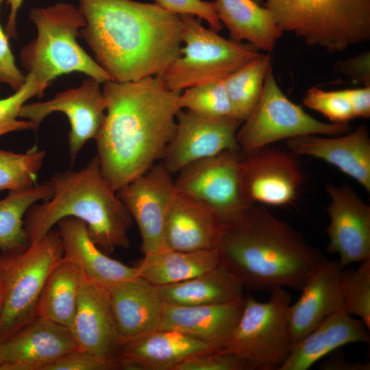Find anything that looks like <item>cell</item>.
Instances as JSON below:
<instances>
[{
  "label": "cell",
  "mask_w": 370,
  "mask_h": 370,
  "mask_svg": "<svg viewBox=\"0 0 370 370\" xmlns=\"http://www.w3.org/2000/svg\"><path fill=\"white\" fill-rule=\"evenodd\" d=\"M244 305L245 297L201 306L164 303L158 330L177 331L204 343L212 350L223 349L241 318Z\"/></svg>",
  "instance_id": "44dd1931"
},
{
  "label": "cell",
  "mask_w": 370,
  "mask_h": 370,
  "mask_svg": "<svg viewBox=\"0 0 370 370\" xmlns=\"http://www.w3.org/2000/svg\"><path fill=\"white\" fill-rule=\"evenodd\" d=\"M245 152L240 161L241 191L245 203L271 206L293 204L303 182L296 156L267 147Z\"/></svg>",
  "instance_id": "7c38bea8"
},
{
  "label": "cell",
  "mask_w": 370,
  "mask_h": 370,
  "mask_svg": "<svg viewBox=\"0 0 370 370\" xmlns=\"http://www.w3.org/2000/svg\"><path fill=\"white\" fill-rule=\"evenodd\" d=\"M106 288L122 339L158 330L164 302L156 285L137 276Z\"/></svg>",
  "instance_id": "d4e9b609"
},
{
  "label": "cell",
  "mask_w": 370,
  "mask_h": 370,
  "mask_svg": "<svg viewBox=\"0 0 370 370\" xmlns=\"http://www.w3.org/2000/svg\"><path fill=\"white\" fill-rule=\"evenodd\" d=\"M330 201L325 232L330 254H337L343 268L370 260V206L349 186L325 185Z\"/></svg>",
  "instance_id": "2e32d148"
},
{
  "label": "cell",
  "mask_w": 370,
  "mask_h": 370,
  "mask_svg": "<svg viewBox=\"0 0 370 370\" xmlns=\"http://www.w3.org/2000/svg\"><path fill=\"white\" fill-rule=\"evenodd\" d=\"M241 151H224L187 165L176 173L177 192L210 206L223 224L234 220L250 206L241 191Z\"/></svg>",
  "instance_id": "8fae6325"
},
{
  "label": "cell",
  "mask_w": 370,
  "mask_h": 370,
  "mask_svg": "<svg viewBox=\"0 0 370 370\" xmlns=\"http://www.w3.org/2000/svg\"><path fill=\"white\" fill-rule=\"evenodd\" d=\"M180 55L159 77L172 90L182 92L199 84L221 80L261 53L252 45L238 42L206 28L193 15H182Z\"/></svg>",
  "instance_id": "ba28073f"
},
{
  "label": "cell",
  "mask_w": 370,
  "mask_h": 370,
  "mask_svg": "<svg viewBox=\"0 0 370 370\" xmlns=\"http://www.w3.org/2000/svg\"><path fill=\"white\" fill-rule=\"evenodd\" d=\"M58 225L63 257L80 270L86 280L108 288L138 276L136 267L126 265L103 252L90 238L83 221L66 217Z\"/></svg>",
  "instance_id": "cb8c5ba5"
},
{
  "label": "cell",
  "mask_w": 370,
  "mask_h": 370,
  "mask_svg": "<svg viewBox=\"0 0 370 370\" xmlns=\"http://www.w3.org/2000/svg\"><path fill=\"white\" fill-rule=\"evenodd\" d=\"M183 91L179 97L180 109L208 117H233L223 79L195 86Z\"/></svg>",
  "instance_id": "836d02e7"
},
{
  "label": "cell",
  "mask_w": 370,
  "mask_h": 370,
  "mask_svg": "<svg viewBox=\"0 0 370 370\" xmlns=\"http://www.w3.org/2000/svg\"><path fill=\"white\" fill-rule=\"evenodd\" d=\"M264 302L249 293L241 318L223 350L242 358L249 370H280L292 347L288 309L291 295L286 288L271 291Z\"/></svg>",
  "instance_id": "9c48e42d"
},
{
  "label": "cell",
  "mask_w": 370,
  "mask_h": 370,
  "mask_svg": "<svg viewBox=\"0 0 370 370\" xmlns=\"http://www.w3.org/2000/svg\"><path fill=\"white\" fill-rule=\"evenodd\" d=\"M280 29L340 52L370 39V0H265Z\"/></svg>",
  "instance_id": "8992f818"
},
{
  "label": "cell",
  "mask_w": 370,
  "mask_h": 370,
  "mask_svg": "<svg viewBox=\"0 0 370 370\" xmlns=\"http://www.w3.org/2000/svg\"><path fill=\"white\" fill-rule=\"evenodd\" d=\"M80 34L113 81L160 75L180 55L182 18L156 3L77 0Z\"/></svg>",
  "instance_id": "7a4b0ae2"
},
{
  "label": "cell",
  "mask_w": 370,
  "mask_h": 370,
  "mask_svg": "<svg viewBox=\"0 0 370 370\" xmlns=\"http://www.w3.org/2000/svg\"><path fill=\"white\" fill-rule=\"evenodd\" d=\"M351 106L354 118L370 117V86L343 89Z\"/></svg>",
  "instance_id": "7bdbcfd3"
},
{
  "label": "cell",
  "mask_w": 370,
  "mask_h": 370,
  "mask_svg": "<svg viewBox=\"0 0 370 370\" xmlns=\"http://www.w3.org/2000/svg\"><path fill=\"white\" fill-rule=\"evenodd\" d=\"M213 3L230 40L249 43L267 53L275 49L283 33L265 6L254 0H215Z\"/></svg>",
  "instance_id": "4316f807"
},
{
  "label": "cell",
  "mask_w": 370,
  "mask_h": 370,
  "mask_svg": "<svg viewBox=\"0 0 370 370\" xmlns=\"http://www.w3.org/2000/svg\"><path fill=\"white\" fill-rule=\"evenodd\" d=\"M173 175L162 162L155 164L116 191L138 225L144 255L165 248V220L177 193Z\"/></svg>",
  "instance_id": "5bb4252c"
},
{
  "label": "cell",
  "mask_w": 370,
  "mask_h": 370,
  "mask_svg": "<svg viewBox=\"0 0 370 370\" xmlns=\"http://www.w3.org/2000/svg\"><path fill=\"white\" fill-rule=\"evenodd\" d=\"M221 262L217 249L179 251L168 248L145 255L138 276L156 286L181 282L204 273Z\"/></svg>",
  "instance_id": "f1b7e54d"
},
{
  "label": "cell",
  "mask_w": 370,
  "mask_h": 370,
  "mask_svg": "<svg viewBox=\"0 0 370 370\" xmlns=\"http://www.w3.org/2000/svg\"><path fill=\"white\" fill-rule=\"evenodd\" d=\"M45 154L36 147L25 153L0 149V191L17 190L36 184Z\"/></svg>",
  "instance_id": "d6a6232c"
},
{
  "label": "cell",
  "mask_w": 370,
  "mask_h": 370,
  "mask_svg": "<svg viewBox=\"0 0 370 370\" xmlns=\"http://www.w3.org/2000/svg\"><path fill=\"white\" fill-rule=\"evenodd\" d=\"M174 370H249V367L242 358L232 352L210 349L188 357Z\"/></svg>",
  "instance_id": "74e56055"
},
{
  "label": "cell",
  "mask_w": 370,
  "mask_h": 370,
  "mask_svg": "<svg viewBox=\"0 0 370 370\" xmlns=\"http://www.w3.org/2000/svg\"><path fill=\"white\" fill-rule=\"evenodd\" d=\"M302 101L306 107L321 113L332 123H349L354 119L343 90L326 91L313 86L306 90Z\"/></svg>",
  "instance_id": "8d00e7d4"
},
{
  "label": "cell",
  "mask_w": 370,
  "mask_h": 370,
  "mask_svg": "<svg viewBox=\"0 0 370 370\" xmlns=\"http://www.w3.org/2000/svg\"><path fill=\"white\" fill-rule=\"evenodd\" d=\"M23 0H7L10 7V14L5 27V32L9 38H17L16 17Z\"/></svg>",
  "instance_id": "f6af8a7d"
},
{
  "label": "cell",
  "mask_w": 370,
  "mask_h": 370,
  "mask_svg": "<svg viewBox=\"0 0 370 370\" xmlns=\"http://www.w3.org/2000/svg\"><path fill=\"white\" fill-rule=\"evenodd\" d=\"M328 358L320 363L322 370H369V362H352L342 352L330 353Z\"/></svg>",
  "instance_id": "ee69618b"
},
{
  "label": "cell",
  "mask_w": 370,
  "mask_h": 370,
  "mask_svg": "<svg viewBox=\"0 0 370 370\" xmlns=\"http://www.w3.org/2000/svg\"><path fill=\"white\" fill-rule=\"evenodd\" d=\"M4 1L0 0V9ZM8 38L0 25V84H7L16 91L24 84L26 75L16 66Z\"/></svg>",
  "instance_id": "60d3db41"
},
{
  "label": "cell",
  "mask_w": 370,
  "mask_h": 370,
  "mask_svg": "<svg viewBox=\"0 0 370 370\" xmlns=\"http://www.w3.org/2000/svg\"><path fill=\"white\" fill-rule=\"evenodd\" d=\"M2 341H0V366L3 362V349H2Z\"/></svg>",
  "instance_id": "7dc6e473"
},
{
  "label": "cell",
  "mask_w": 370,
  "mask_h": 370,
  "mask_svg": "<svg viewBox=\"0 0 370 370\" xmlns=\"http://www.w3.org/2000/svg\"><path fill=\"white\" fill-rule=\"evenodd\" d=\"M2 306V280H1V267H0V313Z\"/></svg>",
  "instance_id": "bcb514c9"
},
{
  "label": "cell",
  "mask_w": 370,
  "mask_h": 370,
  "mask_svg": "<svg viewBox=\"0 0 370 370\" xmlns=\"http://www.w3.org/2000/svg\"><path fill=\"white\" fill-rule=\"evenodd\" d=\"M270 53L258 57L223 79L234 118L245 121L254 108L271 67Z\"/></svg>",
  "instance_id": "1f68e13d"
},
{
  "label": "cell",
  "mask_w": 370,
  "mask_h": 370,
  "mask_svg": "<svg viewBox=\"0 0 370 370\" xmlns=\"http://www.w3.org/2000/svg\"><path fill=\"white\" fill-rule=\"evenodd\" d=\"M155 3L177 15H193L208 23L217 32L223 28L212 2L203 0H155Z\"/></svg>",
  "instance_id": "ab89813d"
},
{
  "label": "cell",
  "mask_w": 370,
  "mask_h": 370,
  "mask_svg": "<svg viewBox=\"0 0 370 370\" xmlns=\"http://www.w3.org/2000/svg\"><path fill=\"white\" fill-rule=\"evenodd\" d=\"M156 287L164 304L175 306L221 304L244 297L243 285L221 262L189 280Z\"/></svg>",
  "instance_id": "83f0119b"
},
{
  "label": "cell",
  "mask_w": 370,
  "mask_h": 370,
  "mask_svg": "<svg viewBox=\"0 0 370 370\" xmlns=\"http://www.w3.org/2000/svg\"><path fill=\"white\" fill-rule=\"evenodd\" d=\"M254 1L258 3V4H261V3L264 2L265 0H254Z\"/></svg>",
  "instance_id": "c3c4849f"
},
{
  "label": "cell",
  "mask_w": 370,
  "mask_h": 370,
  "mask_svg": "<svg viewBox=\"0 0 370 370\" xmlns=\"http://www.w3.org/2000/svg\"><path fill=\"white\" fill-rule=\"evenodd\" d=\"M117 361L102 358L79 349L70 352L48 364L42 370L119 369Z\"/></svg>",
  "instance_id": "f35d334b"
},
{
  "label": "cell",
  "mask_w": 370,
  "mask_h": 370,
  "mask_svg": "<svg viewBox=\"0 0 370 370\" xmlns=\"http://www.w3.org/2000/svg\"><path fill=\"white\" fill-rule=\"evenodd\" d=\"M343 310L362 320L370 330V260L356 269H344Z\"/></svg>",
  "instance_id": "e575fe53"
},
{
  "label": "cell",
  "mask_w": 370,
  "mask_h": 370,
  "mask_svg": "<svg viewBox=\"0 0 370 370\" xmlns=\"http://www.w3.org/2000/svg\"><path fill=\"white\" fill-rule=\"evenodd\" d=\"M2 349L0 370H42L78 348L69 328L38 315L3 341Z\"/></svg>",
  "instance_id": "e0dca14e"
},
{
  "label": "cell",
  "mask_w": 370,
  "mask_h": 370,
  "mask_svg": "<svg viewBox=\"0 0 370 370\" xmlns=\"http://www.w3.org/2000/svg\"><path fill=\"white\" fill-rule=\"evenodd\" d=\"M0 85H1V84H0ZM0 90H1V86H0Z\"/></svg>",
  "instance_id": "681fc988"
},
{
  "label": "cell",
  "mask_w": 370,
  "mask_h": 370,
  "mask_svg": "<svg viewBox=\"0 0 370 370\" xmlns=\"http://www.w3.org/2000/svg\"><path fill=\"white\" fill-rule=\"evenodd\" d=\"M286 145L295 156L314 157L334 166L370 191V136L366 126L338 136H299L287 139Z\"/></svg>",
  "instance_id": "ffe728a7"
},
{
  "label": "cell",
  "mask_w": 370,
  "mask_h": 370,
  "mask_svg": "<svg viewBox=\"0 0 370 370\" xmlns=\"http://www.w3.org/2000/svg\"><path fill=\"white\" fill-rule=\"evenodd\" d=\"M45 88L36 77L30 73L26 75L22 86L14 94L0 99V136L10 132L33 130L31 121L18 119L21 107L34 97H42Z\"/></svg>",
  "instance_id": "d590c367"
},
{
  "label": "cell",
  "mask_w": 370,
  "mask_h": 370,
  "mask_svg": "<svg viewBox=\"0 0 370 370\" xmlns=\"http://www.w3.org/2000/svg\"><path fill=\"white\" fill-rule=\"evenodd\" d=\"M101 84L88 77L78 86L60 92L51 99L25 103L18 117L31 121L36 131L49 114H64L70 125L69 152L73 162L85 143L97 138L104 122L106 102Z\"/></svg>",
  "instance_id": "4fadbf2b"
},
{
  "label": "cell",
  "mask_w": 370,
  "mask_h": 370,
  "mask_svg": "<svg viewBox=\"0 0 370 370\" xmlns=\"http://www.w3.org/2000/svg\"><path fill=\"white\" fill-rule=\"evenodd\" d=\"M176 121L175 134L162 158L173 175L194 162L224 151L241 150L236 140L242 123L238 119L208 117L181 109Z\"/></svg>",
  "instance_id": "9a60e30c"
},
{
  "label": "cell",
  "mask_w": 370,
  "mask_h": 370,
  "mask_svg": "<svg viewBox=\"0 0 370 370\" xmlns=\"http://www.w3.org/2000/svg\"><path fill=\"white\" fill-rule=\"evenodd\" d=\"M223 227L219 215L213 208L177 192L165 220V248L179 251L217 249Z\"/></svg>",
  "instance_id": "7402d4cb"
},
{
  "label": "cell",
  "mask_w": 370,
  "mask_h": 370,
  "mask_svg": "<svg viewBox=\"0 0 370 370\" xmlns=\"http://www.w3.org/2000/svg\"><path fill=\"white\" fill-rule=\"evenodd\" d=\"M49 181L52 197L32 205L25 216L30 242L44 237L61 219L74 217L86 224L90 238L105 254L130 247L133 219L104 178L97 155L82 169L56 173Z\"/></svg>",
  "instance_id": "277c9868"
},
{
  "label": "cell",
  "mask_w": 370,
  "mask_h": 370,
  "mask_svg": "<svg viewBox=\"0 0 370 370\" xmlns=\"http://www.w3.org/2000/svg\"><path fill=\"white\" fill-rule=\"evenodd\" d=\"M29 16L37 35L21 49L20 60L45 89L57 77L73 72L85 74L101 84L112 80L77 40L85 25L78 7L60 2L34 8Z\"/></svg>",
  "instance_id": "5b68a950"
},
{
  "label": "cell",
  "mask_w": 370,
  "mask_h": 370,
  "mask_svg": "<svg viewBox=\"0 0 370 370\" xmlns=\"http://www.w3.org/2000/svg\"><path fill=\"white\" fill-rule=\"evenodd\" d=\"M63 255L58 230L53 229L25 249L1 254L0 341H4L38 316L46 280Z\"/></svg>",
  "instance_id": "52a82bcc"
},
{
  "label": "cell",
  "mask_w": 370,
  "mask_h": 370,
  "mask_svg": "<svg viewBox=\"0 0 370 370\" xmlns=\"http://www.w3.org/2000/svg\"><path fill=\"white\" fill-rule=\"evenodd\" d=\"M344 286V268L338 261L325 258L308 278L297 301L288 307L293 345L326 317L343 308Z\"/></svg>",
  "instance_id": "ac0fdd59"
},
{
  "label": "cell",
  "mask_w": 370,
  "mask_h": 370,
  "mask_svg": "<svg viewBox=\"0 0 370 370\" xmlns=\"http://www.w3.org/2000/svg\"><path fill=\"white\" fill-rule=\"evenodd\" d=\"M334 69L353 82L370 86V51H362L350 58L334 64Z\"/></svg>",
  "instance_id": "b9f144b4"
},
{
  "label": "cell",
  "mask_w": 370,
  "mask_h": 370,
  "mask_svg": "<svg viewBox=\"0 0 370 370\" xmlns=\"http://www.w3.org/2000/svg\"><path fill=\"white\" fill-rule=\"evenodd\" d=\"M103 84L106 117L95 140L101 173L116 192L163 158L175 132L182 92L158 75Z\"/></svg>",
  "instance_id": "6da1fadb"
},
{
  "label": "cell",
  "mask_w": 370,
  "mask_h": 370,
  "mask_svg": "<svg viewBox=\"0 0 370 370\" xmlns=\"http://www.w3.org/2000/svg\"><path fill=\"white\" fill-rule=\"evenodd\" d=\"M210 349L204 343L182 332L156 330L123 338L117 360L123 369L174 370L188 357Z\"/></svg>",
  "instance_id": "603a6c76"
},
{
  "label": "cell",
  "mask_w": 370,
  "mask_h": 370,
  "mask_svg": "<svg viewBox=\"0 0 370 370\" xmlns=\"http://www.w3.org/2000/svg\"><path fill=\"white\" fill-rule=\"evenodd\" d=\"M70 329L79 349L118 362L122 337L105 287L84 280Z\"/></svg>",
  "instance_id": "d6986e66"
},
{
  "label": "cell",
  "mask_w": 370,
  "mask_h": 370,
  "mask_svg": "<svg viewBox=\"0 0 370 370\" xmlns=\"http://www.w3.org/2000/svg\"><path fill=\"white\" fill-rule=\"evenodd\" d=\"M53 195L50 181L17 190L9 191L0 200V251L2 254L27 248L30 241L24 219L28 209L38 201L49 200Z\"/></svg>",
  "instance_id": "4dcf8cb0"
},
{
  "label": "cell",
  "mask_w": 370,
  "mask_h": 370,
  "mask_svg": "<svg viewBox=\"0 0 370 370\" xmlns=\"http://www.w3.org/2000/svg\"><path fill=\"white\" fill-rule=\"evenodd\" d=\"M84 280L80 270L62 257L46 280L38 304V315L70 328Z\"/></svg>",
  "instance_id": "f546056e"
},
{
  "label": "cell",
  "mask_w": 370,
  "mask_h": 370,
  "mask_svg": "<svg viewBox=\"0 0 370 370\" xmlns=\"http://www.w3.org/2000/svg\"><path fill=\"white\" fill-rule=\"evenodd\" d=\"M369 330L362 320L341 309L326 317L294 344L280 370H307L342 346L369 343Z\"/></svg>",
  "instance_id": "484cf974"
},
{
  "label": "cell",
  "mask_w": 370,
  "mask_h": 370,
  "mask_svg": "<svg viewBox=\"0 0 370 370\" xmlns=\"http://www.w3.org/2000/svg\"><path fill=\"white\" fill-rule=\"evenodd\" d=\"M217 249L243 288L254 292L301 291L325 259L299 232L261 205L247 207L223 224Z\"/></svg>",
  "instance_id": "3957f363"
},
{
  "label": "cell",
  "mask_w": 370,
  "mask_h": 370,
  "mask_svg": "<svg viewBox=\"0 0 370 370\" xmlns=\"http://www.w3.org/2000/svg\"><path fill=\"white\" fill-rule=\"evenodd\" d=\"M352 130L349 123L319 121L290 100L279 86L271 66L254 108L237 131L236 140L241 150L249 151L283 139L306 134L334 136Z\"/></svg>",
  "instance_id": "30bf717a"
}]
</instances>
